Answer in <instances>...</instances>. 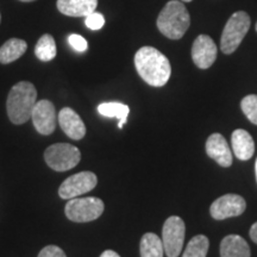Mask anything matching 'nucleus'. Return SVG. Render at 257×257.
Returning <instances> with one entry per match:
<instances>
[{"label": "nucleus", "instance_id": "obj_22", "mask_svg": "<svg viewBox=\"0 0 257 257\" xmlns=\"http://www.w3.org/2000/svg\"><path fill=\"white\" fill-rule=\"evenodd\" d=\"M240 108H242L245 117L252 124L257 125V95L250 94L244 96L240 101Z\"/></svg>", "mask_w": 257, "mask_h": 257}, {"label": "nucleus", "instance_id": "obj_26", "mask_svg": "<svg viewBox=\"0 0 257 257\" xmlns=\"http://www.w3.org/2000/svg\"><path fill=\"white\" fill-rule=\"evenodd\" d=\"M250 238L257 244V221L250 227Z\"/></svg>", "mask_w": 257, "mask_h": 257}, {"label": "nucleus", "instance_id": "obj_21", "mask_svg": "<svg viewBox=\"0 0 257 257\" xmlns=\"http://www.w3.org/2000/svg\"><path fill=\"white\" fill-rule=\"evenodd\" d=\"M210 240L204 234H198L189 240L182 257H206Z\"/></svg>", "mask_w": 257, "mask_h": 257}, {"label": "nucleus", "instance_id": "obj_24", "mask_svg": "<svg viewBox=\"0 0 257 257\" xmlns=\"http://www.w3.org/2000/svg\"><path fill=\"white\" fill-rule=\"evenodd\" d=\"M68 43L70 44V47H72L74 50L80 51V53L87 50V47H88L87 41H86L82 36H80V35H76V34L69 35Z\"/></svg>", "mask_w": 257, "mask_h": 257}, {"label": "nucleus", "instance_id": "obj_25", "mask_svg": "<svg viewBox=\"0 0 257 257\" xmlns=\"http://www.w3.org/2000/svg\"><path fill=\"white\" fill-rule=\"evenodd\" d=\"M38 257H67L66 253L61 248L56 245H47L41 250Z\"/></svg>", "mask_w": 257, "mask_h": 257}, {"label": "nucleus", "instance_id": "obj_30", "mask_svg": "<svg viewBox=\"0 0 257 257\" xmlns=\"http://www.w3.org/2000/svg\"><path fill=\"white\" fill-rule=\"evenodd\" d=\"M181 2H186V3H189V2H192V0H181Z\"/></svg>", "mask_w": 257, "mask_h": 257}, {"label": "nucleus", "instance_id": "obj_11", "mask_svg": "<svg viewBox=\"0 0 257 257\" xmlns=\"http://www.w3.org/2000/svg\"><path fill=\"white\" fill-rule=\"evenodd\" d=\"M217 46L207 35H200L195 38L192 47V59L200 69L210 68L217 59Z\"/></svg>", "mask_w": 257, "mask_h": 257}, {"label": "nucleus", "instance_id": "obj_17", "mask_svg": "<svg viewBox=\"0 0 257 257\" xmlns=\"http://www.w3.org/2000/svg\"><path fill=\"white\" fill-rule=\"evenodd\" d=\"M28 49L27 42L21 38H11L0 48V63L9 64L22 57Z\"/></svg>", "mask_w": 257, "mask_h": 257}, {"label": "nucleus", "instance_id": "obj_1", "mask_svg": "<svg viewBox=\"0 0 257 257\" xmlns=\"http://www.w3.org/2000/svg\"><path fill=\"white\" fill-rule=\"evenodd\" d=\"M137 73L153 87L165 86L172 74L169 60L153 47H142L135 55Z\"/></svg>", "mask_w": 257, "mask_h": 257}, {"label": "nucleus", "instance_id": "obj_15", "mask_svg": "<svg viewBox=\"0 0 257 257\" xmlns=\"http://www.w3.org/2000/svg\"><path fill=\"white\" fill-rule=\"evenodd\" d=\"M231 143H232L234 156L240 161L250 160L255 153V143H253L252 137L250 136L248 131L243 128H237L233 131Z\"/></svg>", "mask_w": 257, "mask_h": 257}, {"label": "nucleus", "instance_id": "obj_16", "mask_svg": "<svg viewBox=\"0 0 257 257\" xmlns=\"http://www.w3.org/2000/svg\"><path fill=\"white\" fill-rule=\"evenodd\" d=\"M220 257H250L249 244L238 234H229L220 243Z\"/></svg>", "mask_w": 257, "mask_h": 257}, {"label": "nucleus", "instance_id": "obj_29", "mask_svg": "<svg viewBox=\"0 0 257 257\" xmlns=\"http://www.w3.org/2000/svg\"><path fill=\"white\" fill-rule=\"evenodd\" d=\"M255 170H256V180H257V160H256V163H255Z\"/></svg>", "mask_w": 257, "mask_h": 257}, {"label": "nucleus", "instance_id": "obj_8", "mask_svg": "<svg viewBox=\"0 0 257 257\" xmlns=\"http://www.w3.org/2000/svg\"><path fill=\"white\" fill-rule=\"evenodd\" d=\"M98 184V178L94 173L92 172H81L78 174H74L66 179L61 184L59 188L60 198L64 200L80 197L85 193L91 192L93 188H95Z\"/></svg>", "mask_w": 257, "mask_h": 257}, {"label": "nucleus", "instance_id": "obj_4", "mask_svg": "<svg viewBox=\"0 0 257 257\" xmlns=\"http://www.w3.org/2000/svg\"><path fill=\"white\" fill-rule=\"evenodd\" d=\"M250 29V17L246 12L238 11L226 22L220 40V49L229 55L237 50Z\"/></svg>", "mask_w": 257, "mask_h": 257}, {"label": "nucleus", "instance_id": "obj_6", "mask_svg": "<svg viewBox=\"0 0 257 257\" xmlns=\"http://www.w3.org/2000/svg\"><path fill=\"white\" fill-rule=\"evenodd\" d=\"M44 160L51 169L67 172L75 168L81 160V153L69 143H56L48 147L44 152Z\"/></svg>", "mask_w": 257, "mask_h": 257}, {"label": "nucleus", "instance_id": "obj_13", "mask_svg": "<svg viewBox=\"0 0 257 257\" xmlns=\"http://www.w3.org/2000/svg\"><path fill=\"white\" fill-rule=\"evenodd\" d=\"M207 155L221 167L232 165V153L226 140L220 134H212L206 141Z\"/></svg>", "mask_w": 257, "mask_h": 257}, {"label": "nucleus", "instance_id": "obj_9", "mask_svg": "<svg viewBox=\"0 0 257 257\" xmlns=\"http://www.w3.org/2000/svg\"><path fill=\"white\" fill-rule=\"evenodd\" d=\"M245 200L238 194H225L211 205L210 213L213 219L224 220L238 217L245 211Z\"/></svg>", "mask_w": 257, "mask_h": 257}, {"label": "nucleus", "instance_id": "obj_23", "mask_svg": "<svg viewBox=\"0 0 257 257\" xmlns=\"http://www.w3.org/2000/svg\"><path fill=\"white\" fill-rule=\"evenodd\" d=\"M85 24L91 30H100L105 25V18L101 14L94 11L91 15H88L87 17H85Z\"/></svg>", "mask_w": 257, "mask_h": 257}, {"label": "nucleus", "instance_id": "obj_27", "mask_svg": "<svg viewBox=\"0 0 257 257\" xmlns=\"http://www.w3.org/2000/svg\"><path fill=\"white\" fill-rule=\"evenodd\" d=\"M100 257H120V256L115 251H113V250H105V251L100 255Z\"/></svg>", "mask_w": 257, "mask_h": 257}, {"label": "nucleus", "instance_id": "obj_10", "mask_svg": "<svg viewBox=\"0 0 257 257\" xmlns=\"http://www.w3.org/2000/svg\"><path fill=\"white\" fill-rule=\"evenodd\" d=\"M31 119L38 134L49 136L56 127L55 106L49 100L37 101L32 110Z\"/></svg>", "mask_w": 257, "mask_h": 257}, {"label": "nucleus", "instance_id": "obj_5", "mask_svg": "<svg viewBox=\"0 0 257 257\" xmlns=\"http://www.w3.org/2000/svg\"><path fill=\"white\" fill-rule=\"evenodd\" d=\"M104 210V202L101 199L95 197L69 199L64 207L67 218L75 223H88L98 219Z\"/></svg>", "mask_w": 257, "mask_h": 257}, {"label": "nucleus", "instance_id": "obj_3", "mask_svg": "<svg viewBox=\"0 0 257 257\" xmlns=\"http://www.w3.org/2000/svg\"><path fill=\"white\" fill-rule=\"evenodd\" d=\"M157 29L170 40H180L184 37L191 24V17L186 6L178 0H170L161 10L157 17Z\"/></svg>", "mask_w": 257, "mask_h": 257}, {"label": "nucleus", "instance_id": "obj_12", "mask_svg": "<svg viewBox=\"0 0 257 257\" xmlns=\"http://www.w3.org/2000/svg\"><path fill=\"white\" fill-rule=\"evenodd\" d=\"M59 124L69 138L80 141L85 137L86 126L80 115L70 107H63L59 112Z\"/></svg>", "mask_w": 257, "mask_h": 257}, {"label": "nucleus", "instance_id": "obj_2", "mask_svg": "<svg viewBox=\"0 0 257 257\" xmlns=\"http://www.w3.org/2000/svg\"><path fill=\"white\" fill-rule=\"evenodd\" d=\"M36 102L37 89L31 82L21 81L16 83L6 100V110L10 120L16 125L27 123L31 118Z\"/></svg>", "mask_w": 257, "mask_h": 257}, {"label": "nucleus", "instance_id": "obj_28", "mask_svg": "<svg viewBox=\"0 0 257 257\" xmlns=\"http://www.w3.org/2000/svg\"><path fill=\"white\" fill-rule=\"evenodd\" d=\"M21 2H23V3H31V2H35V0H21Z\"/></svg>", "mask_w": 257, "mask_h": 257}, {"label": "nucleus", "instance_id": "obj_7", "mask_svg": "<svg viewBox=\"0 0 257 257\" xmlns=\"http://www.w3.org/2000/svg\"><path fill=\"white\" fill-rule=\"evenodd\" d=\"M186 233L185 221L178 216H172L165 221L162 229V243L168 257H178L184 246Z\"/></svg>", "mask_w": 257, "mask_h": 257}, {"label": "nucleus", "instance_id": "obj_31", "mask_svg": "<svg viewBox=\"0 0 257 257\" xmlns=\"http://www.w3.org/2000/svg\"><path fill=\"white\" fill-rule=\"evenodd\" d=\"M0 23H2V15H0Z\"/></svg>", "mask_w": 257, "mask_h": 257}, {"label": "nucleus", "instance_id": "obj_19", "mask_svg": "<svg viewBox=\"0 0 257 257\" xmlns=\"http://www.w3.org/2000/svg\"><path fill=\"white\" fill-rule=\"evenodd\" d=\"M98 112L101 115H104V117L117 118V119H119L118 127L121 128L123 127V125L126 123L130 108H128L127 105L121 104V102L111 101V102H102V104L99 105Z\"/></svg>", "mask_w": 257, "mask_h": 257}, {"label": "nucleus", "instance_id": "obj_20", "mask_svg": "<svg viewBox=\"0 0 257 257\" xmlns=\"http://www.w3.org/2000/svg\"><path fill=\"white\" fill-rule=\"evenodd\" d=\"M35 55L43 62H49V61L55 59L57 49L55 40L51 35L46 34L38 40L36 47H35Z\"/></svg>", "mask_w": 257, "mask_h": 257}, {"label": "nucleus", "instance_id": "obj_32", "mask_svg": "<svg viewBox=\"0 0 257 257\" xmlns=\"http://www.w3.org/2000/svg\"><path fill=\"white\" fill-rule=\"evenodd\" d=\"M256 31H257V23H256Z\"/></svg>", "mask_w": 257, "mask_h": 257}, {"label": "nucleus", "instance_id": "obj_18", "mask_svg": "<svg viewBox=\"0 0 257 257\" xmlns=\"http://www.w3.org/2000/svg\"><path fill=\"white\" fill-rule=\"evenodd\" d=\"M141 257H163L165 248L162 239L156 233L148 232L141 239Z\"/></svg>", "mask_w": 257, "mask_h": 257}, {"label": "nucleus", "instance_id": "obj_14", "mask_svg": "<svg viewBox=\"0 0 257 257\" xmlns=\"http://www.w3.org/2000/svg\"><path fill=\"white\" fill-rule=\"evenodd\" d=\"M57 10L69 17H87L95 11L98 0H57Z\"/></svg>", "mask_w": 257, "mask_h": 257}]
</instances>
